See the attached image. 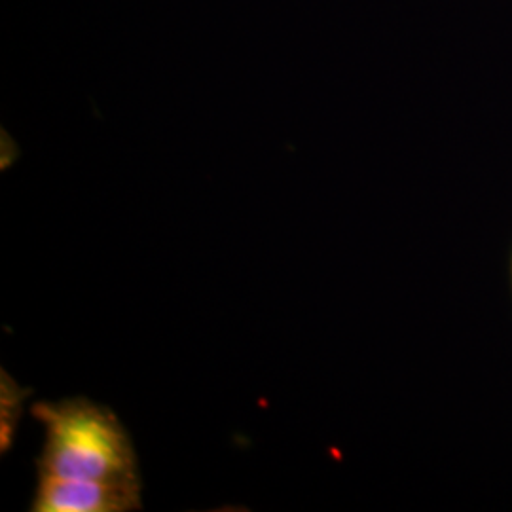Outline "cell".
I'll list each match as a JSON object with an SVG mask.
<instances>
[{
  "instance_id": "6da1fadb",
  "label": "cell",
  "mask_w": 512,
  "mask_h": 512,
  "mask_svg": "<svg viewBox=\"0 0 512 512\" xmlns=\"http://www.w3.org/2000/svg\"><path fill=\"white\" fill-rule=\"evenodd\" d=\"M46 439L38 476L90 482H141L137 454L118 416L86 397L33 404Z\"/></svg>"
},
{
  "instance_id": "7a4b0ae2",
  "label": "cell",
  "mask_w": 512,
  "mask_h": 512,
  "mask_svg": "<svg viewBox=\"0 0 512 512\" xmlns=\"http://www.w3.org/2000/svg\"><path fill=\"white\" fill-rule=\"evenodd\" d=\"M141 482H90L38 476L33 512H131L143 509Z\"/></svg>"
},
{
  "instance_id": "3957f363",
  "label": "cell",
  "mask_w": 512,
  "mask_h": 512,
  "mask_svg": "<svg viewBox=\"0 0 512 512\" xmlns=\"http://www.w3.org/2000/svg\"><path fill=\"white\" fill-rule=\"evenodd\" d=\"M25 395H29V391H23L10 376H6V372H2V452L12 448Z\"/></svg>"
}]
</instances>
